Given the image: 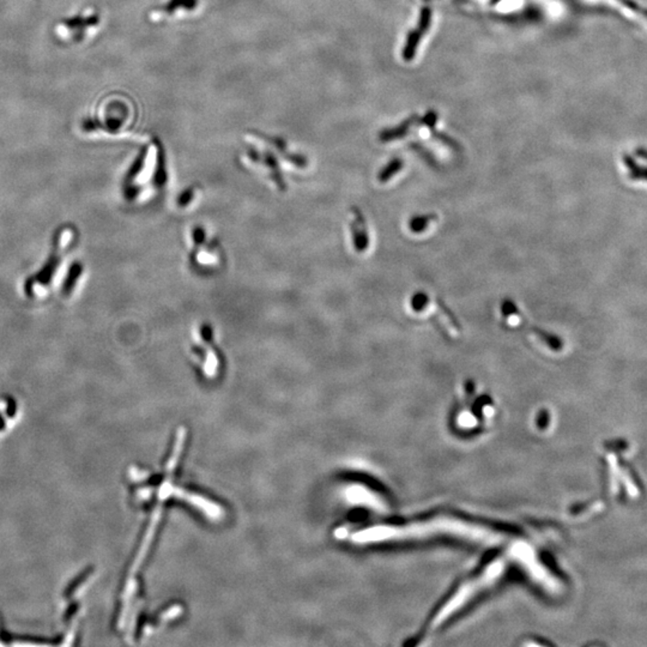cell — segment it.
<instances>
[{"label": "cell", "mask_w": 647, "mask_h": 647, "mask_svg": "<svg viewBox=\"0 0 647 647\" xmlns=\"http://www.w3.org/2000/svg\"><path fill=\"white\" fill-rule=\"evenodd\" d=\"M623 162L627 166L631 177L634 180H645L647 181V168L640 167L631 156L624 155Z\"/></svg>", "instance_id": "3957f363"}, {"label": "cell", "mask_w": 647, "mask_h": 647, "mask_svg": "<svg viewBox=\"0 0 647 647\" xmlns=\"http://www.w3.org/2000/svg\"><path fill=\"white\" fill-rule=\"evenodd\" d=\"M401 169H402V161H401V160H393L392 162L390 163L388 167L383 169V172L379 174V180H380V182H388V180H391Z\"/></svg>", "instance_id": "5b68a950"}, {"label": "cell", "mask_w": 647, "mask_h": 647, "mask_svg": "<svg viewBox=\"0 0 647 647\" xmlns=\"http://www.w3.org/2000/svg\"><path fill=\"white\" fill-rule=\"evenodd\" d=\"M436 220H437V217L435 215L416 216L409 222V228H410L412 233L420 234V233H423L424 230L428 229L431 223L435 222Z\"/></svg>", "instance_id": "7a4b0ae2"}, {"label": "cell", "mask_w": 647, "mask_h": 647, "mask_svg": "<svg viewBox=\"0 0 647 647\" xmlns=\"http://www.w3.org/2000/svg\"><path fill=\"white\" fill-rule=\"evenodd\" d=\"M620 4H622L623 6H626L627 9L631 10V11H634L637 14H640V16H644L647 18V9H644V8H640L639 5L635 4L632 0H616Z\"/></svg>", "instance_id": "8992f818"}, {"label": "cell", "mask_w": 647, "mask_h": 647, "mask_svg": "<svg viewBox=\"0 0 647 647\" xmlns=\"http://www.w3.org/2000/svg\"><path fill=\"white\" fill-rule=\"evenodd\" d=\"M351 233L354 239L355 249L357 252H364L368 249L369 236L367 222L362 212L354 207L353 209V220H351Z\"/></svg>", "instance_id": "6da1fadb"}, {"label": "cell", "mask_w": 647, "mask_h": 647, "mask_svg": "<svg viewBox=\"0 0 647 647\" xmlns=\"http://www.w3.org/2000/svg\"><path fill=\"white\" fill-rule=\"evenodd\" d=\"M637 156H640V157H642V158H645V160H647V150H646V149H644V148H639V149H637Z\"/></svg>", "instance_id": "52a82bcc"}, {"label": "cell", "mask_w": 647, "mask_h": 647, "mask_svg": "<svg viewBox=\"0 0 647 647\" xmlns=\"http://www.w3.org/2000/svg\"><path fill=\"white\" fill-rule=\"evenodd\" d=\"M81 264H73L71 268H70V271H68V276H67L66 281H65V284H64V294H70V292H71L73 287H75V283L77 282V279L81 276Z\"/></svg>", "instance_id": "277c9868"}]
</instances>
